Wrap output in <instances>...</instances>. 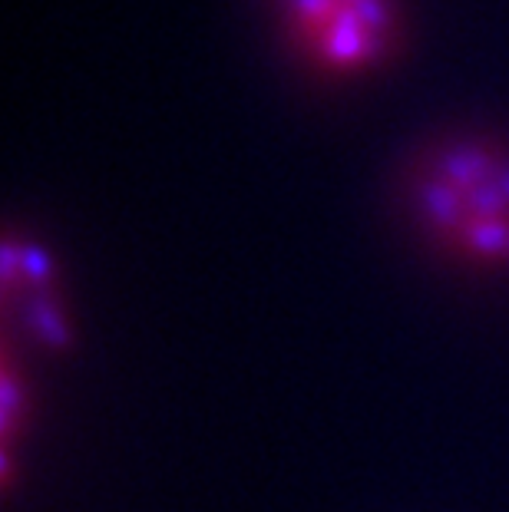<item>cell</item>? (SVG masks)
<instances>
[{
  "label": "cell",
  "instance_id": "cell-1",
  "mask_svg": "<svg viewBox=\"0 0 509 512\" xmlns=\"http://www.w3.org/2000/svg\"><path fill=\"white\" fill-rule=\"evenodd\" d=\"M414 205L443 252L486 268H509V149L467 139L430 152Z\"/></svg>",
  "mask_w": 509,
  "mask_h": 512
},
{
  "label": "cell",
  "instance_id": "cell-2",
  "mask_svg": "<svg viewBox=\"0 0 509 512\" xmlns=\"http://www.w3.org/2000/svg\"><path fill=\"white\" fill-rule=\"evenodd\" d=\"M301 63L324 76L377 70L400 40L397 0H272Z\"/></svg>",
  "mask_w": 509,
  "mask_h": 512
}]
</instances>
